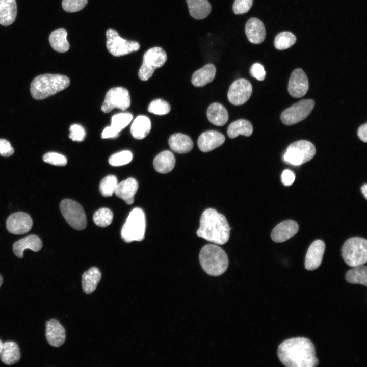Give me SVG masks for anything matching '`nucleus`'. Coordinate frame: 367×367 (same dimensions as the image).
I'll return each instance as SVG.
<instances>
[{"label":"nucleus","mask_w":367,"mask_h":367,"mask_svg":"<svg viewBox=\"0 0 367 367\" xmlns=\"http://www.w3.org/2000/svg\"><path fill=\"white\" fill-rule=\"evenodd\" d=\"M277 355L281 362L287 367H314L319 364L314 346L306 337H294L283 341L278 347Z\"/></svg>","instance_id":"obj_1"},{"label":"nucleus","mask_w":367,"mask_h":367,"mask_svg":"<svg viewBox=\"0 0 367 367\" xmlns=\"http://www.w3.org/2000/svg\"><path fill=\"white\" fill-rule=\"evenodd\" d=\"M230 228L225 217L213 208L202 213L197 235L219 245L225 244L229 239Z\"/></svg>","instance_id":"obj_2"},{"label":"nucleus","mask_w":367,"mask_h":367,"mask_svg":"<svg viewBox=\"0 0 367 367\" xmlns=\"http://www.w3.org/2000/svg\"><path fill=\"white\" fill-rule=\"evenodd\" d=\"M69 84L70 80L65 75L45 74L34 78L30 91L33 98L42 100L66 88Z\"/></svg>","instance_id":"obj_3"},{"label":"nucleus","mask_w":367,"mask_h":367,"mask_svg":"<svg viewBox=\"0 0 367 367\" xmlns=\"http://www.w3.org/2000/svg\"><path fill=\"white\" fill-rule=\"evenodd\" d=\"M200 265L208 275L218 276L227 269L228 259L226 253L219 246L207 244L203 246L199 254Z\"/></svg>","instance_id":"obj_4"},{"label":"nucleus","mask_w":367,"mask_h":367,"mask_svg":"<svg viewBox=\"0 0 367 367\" xmlns=\"http://www.w3.org/2000/svg\"><path fill=\"white\" fill-rule=\"evenodd\" d=\"M146 217L140 208H134L129 214L121 231L122 239L127 243L141 241L144 239Z\"/></svg>","instance_id":"obj_5"},{"label":"nucleus","mask_w":367,"mask_h":367,"mask_svg":"<svg viewBox=\"0 0 367 367\" xmlns=\"http://www.w3.org/2000/svg\"><path fill=\"white\" fill-rule=\"evenodd\" d=\"M341 251L344 260L351 267L363 265L367 261V241L364 238L353 237L348 239Z\"/></svg>","instance_id":"obj_6"},{"label":"nucleus","mask_w":367,"mask_h":367,"mask_svg":"<svg viewBox=\"0 0 367 367\" xmlns=\"http://www.w3.org/2000/svg\"><path fill=\"white\" fill-rule=\"evenodd\" d=\"M316 154L314 145L307 140H299L291 144L283 155L284 161L298 166L311 160Z\"/></svg>","instance_id":"obj_7"},{"label":"nucleus","mask_w":367,"mask_h":367,"mask_svg":"<svg viewBox=\"0 0 367 367\" xmlns=\"http://www.w3.org/2000/svg\"><path fill=\"white\" fill-rule=\"evenodd\" d=\"M167 59L165 50L160 47L148 49L143 55L142 64L138 72L140 80L147 81L153 75L155 70L164 65Z\"/></svg>","instance_id":"obj_8"},{"label":"nucleus","mask_w":367,"mask_h":367,"mask_svg":"<svg viewBox=\"0 0 367 367\" xmlns=\"http://www.w3.org/2000/svg\"><path fill=\"white\" fill-rule=\"evenodd\" d=\"M106 37L108 50L115 57H120L137 51L140 48V45L138 42L121 38L118 32L112 28L107 30Z\"/></svg>","instance_id":"obj_9"},{"label":"nucleus","mask_w":367,"mask_h":367,"mask_svg":"<svg viewBox=\"0 0 367 367\" xmlns=\"http://www.w3.org/2000/svg\"><path fill=\"white\" fill-rule=\"evenodd\" d=\"M61 213L68 224L73 228L81 230L87 226V219L82 206L69 199L63 200L60 205Z\"/></svg>","instance_id":"obj_10"},{"label":"nucleus","mask_w":367,"mask_h":367,"mask_svg":"<svg viewBox=\"0 0 367 367\" xmlns=\"http://www.w3.org/2000/svg\"><path fill=\"white\" fill-rule=\"evenodd\" d=\"M314 106L312 99H303L284 110L281 120L286 125H292L305 119L311 112Z\"/></svg>","instance_id":"obj_11"},{"label":"nucleus","mask_w":367,"mask_h":367,"mask_svg":"<svg viewBox=\"0 0 367 367\" xmlns=\"http://www.w3.org/2000/svg\"><path fill=\"white\" fill-rule=\"evenodd\" d=\"M130 105V98L128 91L122 87H114L106 94L101 106V110L104 113H109L114 108L125 110Z\"/></svg>","instance_id":"obj_12"},{"label":"nucleus","mask_w":367,"mask_h":367,"mask_svg":"<svg viewBox=\"0 0 367 367\" xmlns=\"http://www.w3.org/2000/svg\"><path fill=\"white\" fill-rule=\"evenodd\" d=\"M252 92V85L248 80L238 79L230 85L227 94L228 99L233 105H242L249 100Z\"/></svg>","instance_id":"obj_13"},{"label":"nucleus","mask_w":367,"mask_h":367,"mask_svg":"<svg viewBox=\"0 0 367 367\" xmlns=\"http://www.w3.org/2000/svg\"><path fill=\"white\" fill-rule=\"evenodd\" d=\"M33 226V220L28 214L18 212L11 215L6 221L8 231L14 234H22L29 231Z\"/></svg>","instance_id":"obj_14"},{"label":"nucleus","mask_w":367,"mask_h":367,"mask_svg":"<svg viewBox=\"0 0 367 367\" xmlns=\"http://www.w3.org/2000/svg\"><path fill=\"white\" fill-rule=\"evenodd\" d=\"M308 88V80L303 70L300 68L294 70L289 81V94L294 98H300L305 95Z\"/></svg>","instance_id":"obj_15"},{"label":"nucleus","mask_w":367,"mask_h":367,"mask_svg":"<svg viewBox=\"0 0 367 367\" xmlns=\"http://www.w3.org/2000/svg\"><path fill=\"white\" fill-rule=\"evenodd\" d=\"M325 245L320 240L313 241L307 251L305 259V268L312 271L317 269L321 264L325 252Z\"/></svg>","instance_id":"obj_16"},{"label":"nucleus","mask_w":367,"mask_h":367,"mask_svg":"<svg viewBox=\"0 0 367 367\" xmlns=\"http://www.w3.org/2000/svg\"><path fill=\"white\" fill-rule=\"evenodd\" d=\"M45 336L48 344L55 347L62 345L65 341V330L60 322L51 319L46 323Z\"/></svg>","instance_id":"obj_17"},{"label":"nucleus","mask_w":367,"mask_h":367,"mask_svg":"<svg viewBox=\"0 0 367 367\" xmlns=\"http://www.w3.org/2000/svg\"><path fill=\"white\" fill-rule=\"evenodd\" d=\"M225 140L224 136L220 132L216 130H208L200 135L197 144L201 151L207 152L222 145Z\"/></svg>","instance_id":"obj_18"},{"label":"nucleus","mask_w":367,"mask_h":367,"mask_svg":"<svg viewBox=\"0 0 367 367\" xmlns=\"http://www.w3.org/2000/svg\"><path fill=\"white\" fill-rule=\"evenodd\" d=\"M298 230V224L295 221L285 220L280 223L273 229L271 238L275 242H283L294 236Z\"/></svg>","instance_id":"obj_19"},{"label":"nucleus","mask_w":367,"mask_h":367,"mask_svg":"<svg viewBox=\"0 0 367 367\" xmlns=\"http://www.w3.org/2000/svg\"><path fill=\"white\" fill-rule=\"evenodd\" d=\"M245 31L248 40L252 43L260 44L265 39V27L262 21L257 18L252 17L248 20Z\"/></svg>","instance_id":"obj_20"},{"label":"nucleus","mask_w":367,"mask_h":367,"mask_svg":"<svg viewBox=\"0 0 367 367\" xmlns=\"http://www.w3.org/2000/svg\"><path fill=\"white\" fill-rule=\"evenodd\" d=\"M138 189V181L135 178L130 177L118 184L114 193L117 197L130 205L134 201V196Z\"/></svg>","instance_id":"obj_21"},{"label":"nucleus","mask_w":367,"mask_h":367,"mask_svg":"<svg viewBox=\"0 0 367 367\" xmlns=\"http://www.w3.org/2000/svg\"><path fill=\"white\" fill-rule=\"evenodd\" d=\"M42 247L41 239L37 235L32 234L21 239L14 243L13 246V250L15 255L19 257L22 258L23 251L27 249H31L33 251H39Z\"/></svg>","instance_id":"obj_22"},{"label":"nucleus","mask_w":367,"mask_h":367,"mask_svg":"<svg viewBox=\"0 0 367 367\" xmlns=\"http://www.w3.org/2000/svg\"><path fill=\"white\" fill-rule=\"evenodd\" d=\"M216 73V68L214 65L211 63L206 64L193 74L192 83L197 87L204 86L213 81Z\"/></svg>","instance_id":"obj_23"},{"label":"nucleus","mask_w":367,"mask_h":367,"mask_svg":"<svg viewBox=\"0 0 367 367\" xmlns=\"http://www.w3.org/2000/svg\"><path fill=\"white\" fill-rule=\"evenodd\" d=\"M168 142L171 150L178 153H188L193 147L192 139L188 136L181 133L172 135Z\"/></svg>","instance_id":"obj_24"},{"label":"nucleus","mask_w":367,"mask_h":367,"mask_svg":"<svg viewBox=\"0 0 367 367\" xmlns=\"http://www.w3.org/2000/svg\"><path fill=\"white\" fill-rule=\"evenodd\" d=\"M17 15L15 0H0V24L10 25L15 21Z\"/></svg>","instance_id":"obj_25"},{"label":"nucleus","mask_w":367,"mask_h":367,"mask_svg":"<svg viewBox=\"0 0 367 367\" xmlns=\"http://www.w3.org/2000/svg\"><path fill=\"white\" fill-rule=\"evenodd\" d=\"M175 164V158L169 150H165L158 154L153 160L155 170L160 173H167L172 170Z\"/></svg>","instance_id":"obj_26"},{"label":"nucleus","mask_w":367,"mask_h":367,"mask_svg":"<svg viewBox=\"0 0 367 367\" xmlns=\"http://www.w3.org/2000/svg\"><path fill=\"white\" fill-rule=\"evenodd\" d=\"M1 359L5 364L10 365L17 362L20 358V352L18 345L14 342L3 343Z\"/></svg>","instance_id":"obj_27"},{"label":"nucleus","mask_w":367,"mask_h":367,"mask_svg":"<svg viewBox=\"0 0 367 367\" xmlns=\"http://www.w3.org/2000/svg\"><path fill=\"white\" fill-rule=\"evenodd\" d=\"M207 117L212 124L218 126L225 125L228 120L226 109L219 103H213L208 107Z\"/></svg>","instance_id":"obj_28"},{"label":"nucleus","mask_w":367,"mask_h":367,"mask_svg":"<svg viewBox=\"0 0 367 367\" xmlns=\"http://www.w3.org/2000/svg\"><path fill=\"white\" fill-rule=\"evenodd\" d=\"M190 15L196 19H203L208 16L211 6L208 0H186Z\"/></svg>","instance_id":"obj_29"},{"label":"nucleus","mask_w":367,"mask_h":367,"mask_svg":"<svg viewBox=\"0 0 367 367\" xmlns=\"http://www.w3.org/2000/svg\"><path fill=\"white\" fill-rule=\"evenodd\" d=\"M101 277V272L96 267H93L85 272L82 277V284L84 292L87 294L93 292L100 280Z\"/></svg>","instance_id":"obj_30"},{"label":"nucleus","mask_w":367,"mask_h":367,"mask_svg":"<svg viewBox=\"0 0 367 367\" xmlns=\"http://www.w3.org/2000/svg\"><path fill=\"white\" fill-rule=\"evenodd\" d=\"M67 33L64 28H59L52 32L49 37V42L51 47L59 53L67 51L70 47L67 40Z\"/></svg>","instance_id":"obj_31"},{"label":"nucleus","mask_w":367,"mask_h":367,"mask_svg":"<svg viewBox=\"0 0 367 367\" xmlns=\"http://www.w3.org/2000/svg\"><path fill=\"white\" fill-rule=\"evenodd\" d=\"M151 128L150 119L147 116L140 115L136 118L132 124L130 132L134 138L142 139L148 135Z\"/></svg>","instance_id":"obj_32"},{"label":"nucleus","mask_w":367,"mask_h":367,"mask_svg":"<svg viewBox=\"0 0 367 367\" xmlns=\"http://www.w3.org/2000/svg\"><path fill=\"white\" fill-rule=\"evenodd\" d=\"M253 132L252 124L245 119H239L232 122L228 127L227 133L230 138H235L240 135L246 137L251 135Z\"/></svg>","instance_id":"obj_33"},{"label":"nucleus","mask_w":367,"mask_h":367,"mask_svg":"<svg viewBox=\"0 0 367 367\" xmlns=\"http://www.w3.org/2000/svg\"><path fill=\"white\" fill-rule=\"evenodd\" d=\"M346 280L352 284H360L367 286V267L363 265L353 267L347 272Z\"/></svg>","instance_id":"obj_34"},{"label":"nucleus","mask_w":367,"mask_h":367,"mask_svg":"<svg viewBox=\"0 0 367 367\" xmlns=\"http://www.w3.org/2000/svg\"><path fill=\"white\" fill-rule=\"evenodd\" d=\"M296 42L295 36L290 32L278 34L274 39V46L279 50H284L293 46Z\"/></svg>","instance_id":"obj_35"},{"label":"nucleus","mask_w":367,"mask_h":367,"mask_svg":"<svg viewBox=\"0 0 367 367\" xmlns=\"http://www.w3.org/2000/svg\"><path fill=\"white\" fill-rule=\"evenodd\" d=\"M118 184L117 179L115 175H108L101 181L99 192L104 197L111 196L115 193Z\"/></svg>","instance_id":"obj_36"},{"label":"nucleus","mask_w":367,"mask_h":367,"mask_svg":"<svg viewBox=\"0 0 367 367\" xmlns=\"http://www.w3.org/2000/svg\"><path fill=\"white\" fill-rule=\"evenodd\" d=\"M113 214L108 208H101L97 211L93 215V220L94 223L101 227H106L112 222Z\"/></svg>","instance_id":"obj_37"},{"label":"nucleus","mask_w":367,"mask_h":367,"mask_svg":"<svg viewBox=\"0 0 367 367\" xmlns=\"http://www.w3.org/2000/svg\"><path fill=\"white\" fill-rule=\"evenodd\" d=\"M133 118L129 113H121L114 115L111 119V125L120 132L127 126Z\"/></svg>","instance_id":"obj_38"},{"label":"nucleus","mask_w":367,"mask_h":367,"mask_svg":"<svg viewBox=\"0 0 367 367\" xmlns=\"http://www.w3.org/2000/svg\"><path fill=\"white\" fill-rule=\"evenodd\" d=\"M132 159L133 154L130 151L123 150L112 155L109 163L112 166H120L128 164Z\"/></svg>","instance_id":"obj_39"},{"label":"nucleus","mask_w":367,"mask_h":367,"mask_svg":"<svg viewBox=\"0 0 367 367\" xmlns=\"http://www.w3.org/2000/svg\"><path fill=\"white\" fill-rule=\"evenodd\" d=\"M171 110L170 104L166 101L157 99L149 104L148 111L156 115H163L168 114Z\"/></svg>","instance_id":"obj_40"},{"label":"nucleus","mask_w":367,"mask_h":367,"mask_svg":"<svg viewBox=\"0 0 367 367\" xmlns=\"http://www.w3.org/2000/svg\"><path fill=\"white\" fill-rule=\"evenodd\" d=\"M43 160L45 163L58 166H65L67 163V159L64 155L54 152L45 153L43 156Z\"/></svg>","instance_id":"obj_41"},{"label":"nucleus","mask_w":367,"mask_h":367,"mask_svg":"<svg viewBox=\"0 0 367 367\" xmlns=\"http://www.w3.org/2000/svg\"><path fill=\"white\" fill-rule=\"evenodd\" d=\"M88 0H63L62 6L67 12H75L82 10L87 5Z\"/></svg>","instance_id":"obj_42"},{"label":"nucleus","mask_w":367,"mask_h":367,"mask_svg":"<svg viewBox=\"0 0 367 367\" xmlns=\"http://www.w3.org/2000/svg\"><path fill=\"white\" fill-rule=\"evenodd\" d=\"M253 0H234L232 10L237 15L247 13L252 6Z\"/></svg>","instance_id":"obj_43"},{"label":"nucleus","mask_w":367,"mask_h":367,"mask_svg":"<svg viewBox=\"0 0 367 367\" xmlns=\"http://www.w3.org/2000/svg\"><path fill=\"white\" fill-rule=\"evenodd\" d=\"M69 138L74 141L81 142L85 137L86 133L84 128L78 124L72 125L70 128Z\"/></svg>","instance_id":"obj_44"},{"label":"nucleus","mask_w":367,"mask_h":367,"mask_svg":"<svg viewBox=\"0 0 367 367\" xmlns=\"http://www.w3.org/2000/svg\"><path fill=\"white\" fill-rule=\"evenodd\" d=\"M251 75L258 80L263 81L266 76V71L262 65L259 63L254 64L250 69Z\"/></svg>","instance_id":"obj_45"},{"label":"nucleus","mask_w":367,"mask_h":367,"mask_svg":"<svg viewBox=\"0 0 367 367\" xmlns=\"http://www.w3.org/2000/svg\"><path fill=\"white\" fill-rule=\"evenodd\" d=\"M14 150L11 144L7 140L0 139V155L8 157L14 153Z\"/></svg>","instance_id":"obj_46"},{"label":"nucleus","mask_w":367,"mask_h":367,"mask_svg":"<svg viewBox=\"0 0 367 367\" xmlns=\"http://www.w3.org/2000/svg\"><path fill=\"white\" fill-rule=\"evenodd\" d=\"M295 179V174L291 170L286 169L282 172L281 174V181L284 186H291L294 182Z\"/></svg>","instance_id":"obj_47"},{"label":"nucleus","mask_w":367,"mask_h":367,"mask_svg":"<svg viewBox=\"0 0 367 367\" xmlns=\"http://www.w3.org/2000/svg\"><path fill=\"white\" fill-rule=\"evenodd\" d=\"M119 132L112 126L106 127L101 134L102 139L115 138L118 137Z\"/></svg>","instance_id":"obj_48"},{"label":"nucleus","mask_w":367,"mask_h":367,"mask_svg":"<svg viewBox=\"0 0 367 367\" xmlns=\"http://www.w3.org/2000/svg\"><path fill=\"white\" fill-rule=\"evenodd\" d=\"M367 123L361 125L358 129L357 135L361 140L367 142Z\"/></svg>","instance_id":"obj_49"},{"label":"nucleus","mask_w":367,"mask_h":367,"mask_svg":"<svg viewBox=\"0 0 367 367\" xmlns=\"http://www.w3.org/2000/svg\"><path fill=\"white\" fill-rule=\"evenodd\" d=\"M361 191L364 198L367 199V185L365 184L361 188Z\"/></svg>","instance_id":"obj_50"},{"label":"nucleus","mask_w":367,"mask_h":367,"mask_svg":"<svg viewBox=\"0 0 367 367\" xmlns=\"http://www.w3.org/2000/svg\"><path fill=\"white\" fill-rule=\"evenodd\" d=\"M3 283V277L0 274V287L1 286L2 284Z\"/></svg>","instance_id":"obj_51"},{"label":"nucleus","mask_w":367,"mask_h":367,"mask_svg":"<svg viewBox=\"0 0 367 367\" xmlns=\"http://www.w3.org/2000/svg\"><path fill=\"white\" fill-rule=\"evenodd\" d=\"M2 345H3V343L1 341V340L0 339V356H1V350H2Z\"/></svg>","instance_id":"obj_52"}]
</instances>
